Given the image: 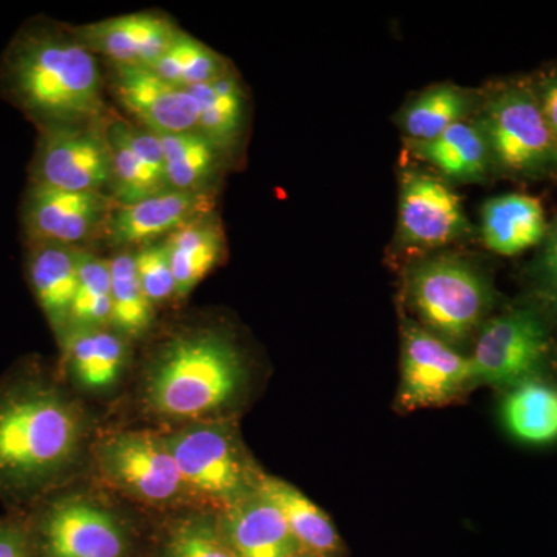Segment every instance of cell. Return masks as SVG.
<instances>
[{
	"instance_id": "obj_1",
	"label": "cell",
	"mask_w": 557,
	"mask_h": 557,
	"mask_svg": "<svg viewBox=\"0 0 557 557\" xmlns=\"http://www.w3.org/2000/svg\"><path fill=\"white\" fill-rule=\"evenodd\" d=\"M83 408L38 362L0 380V498L42 500L76 467L86 438Z\"/></svg>"
},
{
	"instance_id": "obj_2",
	"label": "cell",
	"mask_w": 557,
	"mask_h": 557,
	"mask_svg": "<svg viewBox=\"0 0 557 557\" xmlns=\"http://www.w3.org/2000/svg\"><path fill=\"white\" fill-rule=\"evenodd\" d=\"M0 95L39 131L104 119L97 58L72 28L28 22L0 60Z\"/></svg>"
},
{
	"instance_id": "obj_3",
	"label": "cell",
	"mask_w": 557,
	"mask_h": 557,
	"mask_svg": "<svg viewBox=\"0 0 557 557\" xmlns=\"http://www.w3.org/2000/svg\"><path fill=\"white\" fill-rule=\"evenodd\" d=\"M244 381V361L228 336L215 330L182 333L150 364L146 401L171 420H199L228 408Z\"/></svg>"
},
{
	"instance_id": "obj_4",
	"label": "cell",
	"mask_w": 557,
	"mask_h": 557,
	"mask_svg": "<svg viewBox=\"0 0 557 557\" xmlns=\"http://www.w3.org/2000/svg\"><path fill=\"white\" fill-rule=\"evenodd\" d=\"M409 298L421 319V327L457 346L482 325L493 302V292L471 263L435 258L413 270Z\"/></svg>"
},
{
	"instance_id": "obj_5",
	"label": "cell",
	"mask_w": 557,
	"mask_h": 557,
	"mask_svg": "<svg viewBox=\"0 0 557 557\" xmlns=\"http://www.w3.org/2000/svg\"><path fill=\"white\" fill-rule=\"evenodd\" d=\"M168 445L188 490L226 507L258 491L260 472L249 463L236 429L225 421H203L168 435Z\"/></svg>"
},
{
	"instance_id": "obj_6",
	"label": "cell",
	"mask_w": 557,
	"mask_h": 557,
	"mask_svg": "<svg viewBox=\"0 0 557 557\" xmlns=\"http://www.w3.org/2000/svg\"><path fill=\"white\" fill-rule=\"evenodd\" d=\"M480 127L491 161L505 174L539 178L557 171V139L539 101L528 91L508 89L498 94L487 104Z\"/></svg>"
},
{
	"instance_id": "obj_7",
	"label": "cell",
	"mask_w": 557,
	"mask_h": 557,
	"mask_svg": "<svg viewBox=\"0 0 557 557\" xmlns=\"http://www.w3.org/2000/svg\"><path fill=\"white\" fill-rule=\"evenodd\" d=\"M106 119L39 131L30 164V183L70 190L108 194L112 152Z\"/></svg>"
},
{
	"instance_id": "obj_8",
	"label": "cell",
	"mask_w": 557,
	"mask_h": 557,
	"mask_svg": "<svg viewBox=\"0 0 557 557\" xmlns=\"http://www.w3.org/2000/svg\"><path fill=\"white\" fill-rule=\"evenodd\" d=\"M549 354V335L536 311L518 309L491 319L475 341L471 386L515 387L539 375Z\"/></svg>"
},
{
	"instance_id": "obj_9",
	"label": "cell",
	"mask_w": 557,
	"mask_h": 557,
	"mask_svg": "<svg viewBox=\"0 0 557 557\" xmlns=\"http://www.w3.org/2000/svg\"><path fill=\"white\" fill-rule=\"evenodd\" d=\"M98 467L109 483L146 504H171L188 490L163 435L120 432L102 440Z\"/></svg>"
},
{
	"instance_id": "obj_10",
	"label": "cell",
	"mask_w": 557,
	"mask_h": 557,
	"mask_svg": "<svg viewBox=\"0 0 557 557\" xmlns=\"http://www.w3.org/2000/svg\"><path fill=\"white\" fill-rule=\"evenodd\" d=\"M471 388V362L456 347L409 322L403 332L398 403L406 410L445 406Z\"/></svg>"
},
{
	"instance_id": "obj_11",
	"label": "cell",
	"mask_w": 557,
	"mask_h": 557,
	"mask_svg": "<svg viewBox=\"0 0 557 557\" xmlns=\"http://www.w3.org/2000/svg\"><path fill=\"white\" fill-rule=\"evenodd\" d=\"M46 557H123L126 536L119 520L79 496L50 498L36 519Z\"/></svg>"
},
{
	"instance_id": "obj_12",
	"label": "cell",
	"mask_w": 557,
	"mask_h": 557,
	"mask_svg": "<svg viewBox=\"0 0 557 557\" xmlns=\"http://www.w3.org/2000/svg\"><path fill=\"white\" fill-rule=\"evenodd\" d=\"M112 208L109 194L70 193L30 183L22 197V233L27 244L81 248L101 233Z\"/></svg>"
},
{
	"instance_id": "obj_13",
	"label": "cell",
	"mask_w": 557,
	"mask_h": 557,
	"mask_svg": "<svg viewBox=\"0 0 557 557\" xmlns=\"http://www.w3.org/2000/svg\"><path fill=\"white\" fill-rule=\"evenodd\" d=\"M112 69L113 94L143 129L159 137L197 131L199 102L189 89L175 86L150 69Z\"/></svg>"
},
{
	"instance_id": "obj_14",
	"label": "cell",
	"mask_w": 557,
	"mask_h": 557,
	"mask_svg": "<svg viewBox=\"0 0 557 557\" xmlns=\"http://www.w3.org/2000/svg\"><path fill=\"white\" fill-rule=\"evenodd\" d=\"M398 226L406 244L424 248L443 247L469 231L460 197L442 180L418 171L403 177Z\"/></svg>"
},
{
	"instance_id": "obj_15",
	"label": "cell",
	"mask_w": 557,
	"mask_h": 557,
	"mask_svg": "<svg viewBox=\"0 0 557 557\" xmlns=\"http://www.w3.org/2000/svg\"><path fill=\"white\" fill-rule=\"evenodd\" d=\"M211 211L209 193L164 190L132 205H113L101 236L109 247L126 248L166 239L190 220Z\"/></svg>"
},
{
	"instance_id": "obj_16",
	"label": "cell",
	"mask_w": 557,
	"mask_h": 557,
	"mask_svg": "<svg viewBox=\"0 0 557 557\" xmlns=\"http://www.w3.org/2000/svg\"><path fill=\"white\" fill-rule=\"evenodd\" d=\"M79 42L112 65L150 69L180 32L163 14L134 13L70 27Z\"/></svg>"
},
{
	"instance_id": "obj_17",
	"label": "cell",
	"mask_w": 557,
	"mask_h": 557,
	"mask_svg": "<svg viewBox=\"0 0 557 557\" xmlns=\"http://www.w3.org/2000/svg\"><path fill=\"white\" fill-rule=\"evenodd\" d=\"M108 138L112 152L109 193L113 205L137 203L171 189L159 135L113 120L108 123Z\"/></svg>"
},
{
	"instance_id": "obj_18",
	"label": "cell",
	"mask_w": 557,
	"mask_h": 557,
	"mask_svg": "<svg viewBox=\"0 0 557 557\" xmlns=\"http://www.w3.org/2000/svg\"><path fill=\"white\" fill-rule=\"evenodd\" d=\"M79 249L58 244H27L25 252L28 284L60 344L67 336L72 321Z\"/></svg>"
},
{
	"instance_id": "obj_19",
	"label": "cell",
	"mask_w": 557,
	"mask_h": 557,
	"mask_svg": "<svg viewBox=\"0 0 557 557\" xmlns=\"http://www.w3.org/2000/svg\"><path fill=\"white\" fill-rule=\"evenodd\" d=\"M222 536L237 557H295L302 552L284 516L259 491L226 507Z\"/></svg>"
},
{
	"instance_id": "obj_20",
	"label": "cell",
	"mask_w": 557,
	"mask_h": 557,
	"mask_svg": "<svg viewBox=\"0 0 557 557\" xmlns=\"http://www.w3.org/2000/svg\"><path fill=\"white\" fill-rule=\"evenodd\" d=\"M548 225L541 201L523 194H505L487 200L482 211L486 248L502 256H518L542 244Z\"/></svg>"
},
{
	"instance_id": "obj_21",
	"label": "cell",
	"mask_w": 557,
	"mask_h": 557,
	"mask_svg": "<svg viewBox=\"0 0 557 557\" xmlns=\"http://www.w3.org/2000/svg\"><path fill=\"white\" fill-rule=\"evenodd\" d=\"M61 347L70 375L89 391L112 386L129 355L123 335L109 327L70 330Z\"/></svg>"
},
{
	"instance_id": "obj_22",
	"label": "cell",
	"mask_w": 557,
	"mask_h": 557,
	"mask_svg": "<svg viewBox=\"0 0 557 557\" xmlns=\"http://www.w3.org/2000/svg\"><path fill=\"white\" fill-rule=\"evenodd\" d=\"M164 244L170 251L177 296L185 298L222 259L225 234L218 215L209 211L175 230Z\"/></svg>"
},
{
	"instance_id": "obj_23",
	"label": "cell",
	"mask_w": 557,
	"mask_h": 557,
	"mask_svg": "<svg viewBox=\"0 0 557 557\" xmlns=\"http://www.w3.org/2000/svg\"><path fill=\"white\" fill-rule=\"evenodd\" d=\"M258 491L284 516L302 552L321 557L338 555L343 542L329 516L298 487L270 475H259Z\"/></svg>"
},
{
	"instance_id": "obj_24",
	"label": "cell",
	"mask_w": 557,
	"mask_h": 557,
	"mask_svg": "<svg viewBox=\"0 0 557 557\" xmlns=\"http://www.w3.org/2000/svg\"><path fill=\"white\" fill-rule=\"evenodd\" d=\"M502 421L511 437L528 445L557 442V387L537 376L509 388Z\"/></svg>"
},
{
	"instance_id": "obj_25",
	"label": "cell",
	"mask_w": 557,
	"mask_h": 557,
	"mask_svg": "<svg viewBox=\"0 0 557 557\" xmlns=\"http://www.w3.org/2000/svg\"><path fill=\"white\" fill-rule=\"evenodd\" d=\"M410 143L418 159L428 161L443 175L458 182L485 178L490 170V148L478 124L461 121L437 138Z\"/></svg>"
},
{
	"instance_id": "obj_26",
	"label": "cell",
	"mask_w": 557,
	"mask_h": 557,
	"mask_svg": "<svg viewBox=\"0 0 557 557\" xmlns=\"http://www.w3.org/2000/svg\"><path fill=\"white\" fill-rule=\"evenodd\" d=\"M164 166L170 188L183 193H209L222 168V150L200 132L163 135Z\"/></svg>"
},
{
	"instance_id": "obj_27",
	"label": "cell",
	"mask_w": 557,
	"mask_h": 557,
	"mask_svg": "<svg viewBox=\"0 0 557 557\" xmlns=\"http://www.w3.org/2000/svg\"><path fill=\"white\" fill-rule=\"evenodd\" d=\"M189 90L199 102L197 132L214 143L225 156L236 143L244 123L245 97L239 81L228 70L211 83Z\"/></svg>"
},
{
	"instance_id": "obj_28",
	"label": "cell",
	"mask_w": 557,
	"mask_h": 557,
	"mask_svg": "<svg viewBox=\"0 0 557 557\" xmlns=\"http://www.w3.org/2000/svg\"><path fill=\"white\" fill-rule=\"evenodd\" d=\"M112 278V327L124 336L137 338L153 321V304L139 284L134 252L123 251L109 260Z\"/></svg>"
},
{
	"instance_id": "obj_29",
	"label": "cell",
	"mask_w": 557,
	"mask_h": 557,
	"mask_svg": "<svg viewBox=\"0 0 557 557\" xmlns=\"http://www.w3.org/2000/svg\"><path fill=\"white\" fill-rule=\"evenodd\" d=\"M471 108L467 91L454 86L432 87L403 113L410 141H429L461 123Z\"/></svg>"
},
{
	"instance_id": "obj_30",
	"label": "cell",
	"mask_w": 557,
	"mask_h": 557,
	"mask_svg": "<svg viewBox=\"0 0 557 557\" xmlns=\"http://www.w3.org/2000/svg\"><path fill=\"white\" fill-rule=\"evenodd\" d=\"M150 70L185 89L211 83L228 72L219 53L182 30Z\"/></svg>"
},
{
	"instance_id": "obj_31",
	"label": "cell",
	"mask_w": 557,
	"mask_h": 557,
	"mask_svg": "<svg viewBox=\"0 0 557 557\" xmlns=\"http://www.w3.org/2000/svg\"><path fill=\"white\" fill-rule=\"evenodd\" d=\"M112 324V278L109 260L79 249L78 288L73 302V329H100Z\"/></svg>"
},
{
	"instance_id": "obj_32",
	"label": "cell",
	"mask_w": 557,
	"mask_h": 557,
	"mask_svg": "<svg viewBox=\"0 0 557 557\" xmlns=\"http://www.w3.org/2000/svg\"><path fill=\"white\" fill-rule=\"evenodd\" d=\"M134 259L139 284L150 302L160 304L177 296L170 251L164 240L143 245L137 252H134Z\"/></svg>"
},
{
	"instance_id": "obj_33",
	"label": "cell",
	"mask_w": 557,
	"mask_h": 557,
	"mask_svg": "<svg viewBox=\"0 0 557 557\" xmlns=\"http://www.w3.org/2000/svg\"><path fill=\"white\" fill-rule=\"evenodd\" d=\"M170 557H237L222 533L205 520H193L175 531Z\"/></svg>"
},
{
	"instance_id": "obj_34",
	"label": "cell",
	"mask_w": 557,
	"mask_h": 557,
	"mask_svg": "<svg viewBox=\"0 0 557 557\" xmlns=\"http://www.w3.org/2000/svg\"><path fill=\"white\" fill-rule=\"evenodd\" d=\"M537 260V273L549 289L557 288V219L548 226Z\"/></svg>"
},
{
	"instance_id": "obj_35",
	"label": "cell",
	"mask_w": 557,
	"mask_h": 557,
	"mask_svg": "<svg viewBox=\"0 0 557 557\" xmlns=\"http://www.w3.org/2000/svg\"><path fill=\"white\" fill-rule=\"evenodd\" d=\"M0 557H28V534L13 522H0Z\"/></svg>"
},
{
	"instance_id": "obj_36",
	"label": "cell",
	"mask_w": 557,
	"mask_h": 557,
	"mask_svg": "<svg viewBox=\"0 0 557 557\" xmlns=\"http://www.w3.org/2000/svg\"><path fill=\"white\" fill-rule=\"evenodd\" d=\"M539 106H541L542 113H544V119L547 121L549 131H552V134L555 135V138L557 139V76L556 78L549 79L545 83Z\"/></svg>"
},
{
	"instance_id": "obj_37",
	"label": "cell",
	"mask_w": 557,
	"mask_h": 557,
	"mask_svg": "<svg viewBox=\"0 0 557 557\" xmlns=\"http://www.w3.org/2000/svg\"><path fill=\"white\" fill-rule=\"evenodd\" d=\"M553 293H555V296H553V306H555V313L557 317V288L553 289Z\"/></svg>"
},
{
	"instance_id": "obj_38",
	"label": "cell",
	"mask_w": 557,
	"mask_h": 557,
	"mask_svg": "<svg viewBox=\"0 0 557 557\" xmlns=\"http://www.w3.org/2000/svg\"><path fill=\"white\" fill-rule=\"evenodd\" d=\"M295 557H302V556H300V555H296Z\"/></svg>"
}]
</instances>
